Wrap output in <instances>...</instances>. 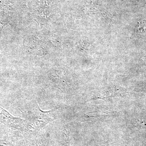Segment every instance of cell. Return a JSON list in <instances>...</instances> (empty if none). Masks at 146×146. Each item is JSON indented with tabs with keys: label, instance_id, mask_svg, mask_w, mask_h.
Instances as JSON below:
<instances>
[{
	"label": "cell",
	"instance_id": "obj_1",
	"mask_svg": "<svg viewBox=\"0 0 146 146\" xmlns=\"http://www.w3.org/2000/svg\"><path fill=\"white\" fill-rule=\"evenodd\" d=\"M0 124L17 128L27 124L26 121L15 117L0 106Z\"/></svg>",
	"mask_w": 146,
	"mask_h": 146
}]
</instances>
